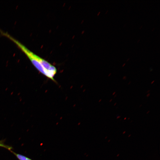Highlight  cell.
Masks as SVG:
<instances>
[{"instance_id": "10", "label": "cell", "mask_w": 160, "mask_h": 160, "mask_svg": "<svg viewBox=\"0 0 160 160\" xmlns=\"http://www.w3.org/2000/svg\"><path fill=\"white\" fill-rule=\"evenodd\" d=\"M120 117V116H119L117 117V118H119V117Z\"/></svg>"}, {"instance_id": "2", "label": "cell", "mask_w": 160, "mask_h": 160, "mask_svg": "<svg viewBox=\"0 0 160 160\" xmlns=\"http://www.w3.org/2000/svg\"><path fill=\"white\" fill-rule=\"evenodd\" d=\"M0 147H2L10 151L11 150L12 148V147L7 145L4 144L3 141L2 140H0Z\"/></svg>"}, {"instance_id": "13", "label": "cell", "mask_w": 160, "mask_h": 160, "mask_svg": "<svg viewBox=\"0 0 160 160\" xmlns=\"http://www.w3.org/2000/svg\"><path fill=\"white\" fill-rule=\"evenodd\" d=\"M116 103L115 104H114V106L115 105H116Z\"/></svg>"}, {"instance_id": "12", "label": "cell", "mask_w": 160, "mask_h": 160, "mask_svg": "<svg viewBox=\"0 0 160 160\" xmlns=\"http://www.w3.org/2000/svg\"><path fill=\"white\" fill-rule=\"evenodd\" d=\"M116 96V95H115L114 96V97H115Z\"/></svg>"}, {"instance_id": "5", "label": "cell", "mask_w": 160, "mask_h": 160, "mask_svg": "<svg viewBox=\"0 0 160 160\" xmlns=\"http://www.w3.org/2000/svg\"><path fill=\"white\" fill-rule=\"evenodd\" d=\"M154 81H153L151 83V84H152L153 82H154Z\"/></svg>"}, {"instance_id": "15", "label": "cell", "mask_w": 160, "mask_h": 160, "mask_svg": "<svg viewBox=\"0 0 160 160\" xmlns=\"http://www.w3.org/2000/svg\"><path fill=\"white\" fill-rule=\"evenodd\" d=\"M130 82H129V84H130Z\"/></svg>"}, {"instance_id": "4", "label": "cell", "mask_w": 160, "mask_h": 160, "mask_svg": "<svg viewBox=\"0 0 160 160\" xmlns=\"http://www.w3.org/2000/svg\"><path fill=\"white\" fill-rule=\"evenodd\" d=\"M150 95V94L149 93V94H148L146 96H147V97H148Z\"/></svg>"}, {"instance_id": "3", "label": "cell", "mask_w": 160, "mask_h": 160, "mask_svg": "<svg viewBox=\"0 0 160 160\" xmlns=\"http://www.w3.org/2000/svg\"><path fill=\"white\" fill-rule=\"evenodd\" d=\"M126 79V76H124L123 78V79Z\"/></svg>"}, {"instance_id": "9", "label": "cell", "mask_w": 160, "mask_h": 160, "mask_svg": "<svg viewBox=\"0 0 160 160\" xmlns=\"http://www.w3.org/2000/svg\"><path fill=\"white\" fill-rule=\"evenodd\" d=\"M112 100V99H111V100H110V102H111Z\"/></svg>"}, {"instance_id": "7", "label": "cell", "mask_w": 160, "mask_h": 160, "mask_svg": "<svg viewBox=\"0 0 160 160\" xmlns=\"http://www.w3.org/2000/svg\"><path fill=\"white\" fill-rule=\"evenodd\" d=\"M111 73H110L108 75V76H109L110 75H111Z\"/></svg>"}, {"instance_id": "16", "label": "cell", "mask_w": 160, "mask_h": 160, "mask_svg": "<svg viewBox=\"0 0 160 160\" xmlns=\"http://www.w3.org/2000/svg\"><path fill=\"white\" fill-rule=\"evenodd\" d=\"M126 118H125L124 119H126Z\"/></svg>"}, {"instance_id": "6", "label": "cell", "mask_w": 160, "mask_h": 160, "mask_svg": "<svg viewBox=\"0 0 160 160\" xmlns=\"http://www.w3.org/2000/svg\"><path fill=\"white\" fill-rule=\"evenodd\" d=\"M115 92H114V93L113 94V95L115 93Z\"/></svg>"}, {"instance_id": "14", "label": "cell", "mask_w": 160, "mask_h": 160, "mask_svg": "<svg viewBox=\"0 0 160 160\" xmlns=\"http://www.w3.org/2000/svg\"><path fill=\"white\" fill-rule=\"evenodd\" d=\"M125 65V64H124V65H123V67L124 66V65Z\"/></svg>"}, {"instance_id": "11", "label": "cell", "mask_w": 160, "mask_h": 160, "mask_svg": "<svg viewBox=\"0 0 160 160\" xmlns=\"http://www.w3.org/2000/svg\"><path fill=\"white\" fill-rule=\"evenodd\" d=\"M149 112V111H148L147 113H148Z\"/></svg>"}, {"instance_id": "8", "label": "cell", "mask_w": 160, "mask_h": 160, "mask_svg": "<svg viewBox=\"0 0 160 160\" xmlns=\"http://www.w3.org/2000/svg\"><path fill=\"white\" fill-rule=\"evenodd\" d=\"M150 90H149L147 92V93H148V92H149V91H150Z\"/></svg>"}, {"instance_id": "1", "label": "cell", "mask_w": 160, "mask_h": 160, "mask_svg": "<svg viewBox=\"0 0 160 160\" xmlns=\"http://www.w3.org/2000/svg\"><path fill=\"white\" fill-rule=\"evenodd\" d=\"M10 151L12 152L19 160H32L31 159L21 154L16 153L11 150Z\"/></svg>"}]
</instances>
